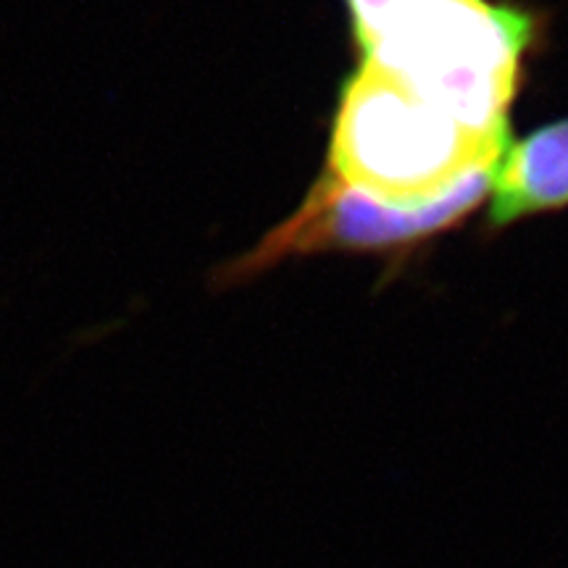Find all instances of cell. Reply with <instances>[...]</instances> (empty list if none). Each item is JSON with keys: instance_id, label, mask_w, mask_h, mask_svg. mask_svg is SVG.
Wrapping results in <instances>:
<instances>
[{"instance_id": "6da1fadb", "label": "cell", "mask_w": 568, "mask_h": 568, "mask_svg": "<svg viewBox=\"0 0 568 568\" xmlns=\"http://www.w3.org/2000/svg\"><path fill=\"white\" fill-rule=\"evenodd\" d=\"M361 63L474 132H510L508 111L542 42L518 0H345Z\"/></svg>"}, {"instance_id": "7a4b0ae2", "label": "cell", "mask_w": 568, "mask_h": 568, "mask_svg": "<svg viewBox=\"0 0 568 568\" xmlns=\"http://www.w3.org/2000/svg\"><path fill=\"white\" fill-rule=\"evenodd\" d=\"M510 132H474L361 63L343 82L326 172L389 209H422L479 169H493Z\"/></svg>"}, {"instance_id": "3957f363", "label": "cell", "mask_w": 568, "mask_h": 568, "mask_svg": "<svg viewBox=\"0 0 568 568\" xmlns=\"http://www.w3.org/2000/svg\"><path fill=\"white\" fill-rule=\"evenodd\" d=\"M489 174L493 169H479L439 201L403 211L376 203L324 169L301 209L219 276L232 284L264 274L293 255L408 251L471 216L474 209L487 201Z\"/></svg>"}, {"instance_id": "277c9868", "label": "cell", "mask_w": 568, "mask_h": 568, "mask_svg": "<svg viewBox=\"0 0 568 568\" xmlns=\"http://www.w3.org/2000/svg\"><path fill=\"white\" fill-rule=\"evenodd\" d=\"M487 230L568 209V116L510 140L489 174Z\"/></svg>"}]
</instances>
